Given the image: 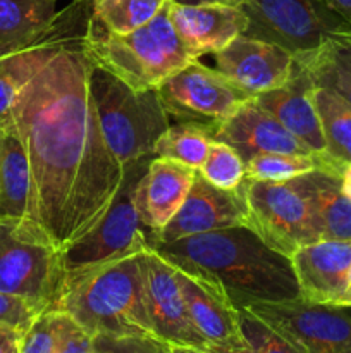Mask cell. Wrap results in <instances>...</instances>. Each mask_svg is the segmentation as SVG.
I'll use <instances>...</instances> for the list:
<instances>
[{
  "label": "cell",
  "mask_w": 351,
  "mask_h": 353,
  "mask_svg": "<svg viewBox=\"0 0 351 353\" xmlns=\"http://www.w3.org/2000/svg\"><path fill=\"white\" fill-rule=\"evenodd\" d=\"M83 37L24 50V81L7 131L19 138L30 162L26 219L61 254L105 216L124 179V165L100 131Z\"/></svg>",
  "instance_id": "1"
},
{
  "label": "cell",
  "mask_w": 351,
  "mask_h": 353,
  "mask_svg": "<svg viewBox=\"0 0 351 353\" xmlns=\"http://www.w3.org/2000/svg\"><path fill=\"white\" fill-rule=\"evenodd\" d=\"M151 247L179 268L213 279L236 307L299 299L292 262L251 228L234 226Z\"/></svg>",
  "instance_id": "2"
},
{
  "label": "cell",
  "mask_w": 351,
  "mask_h": 353,
  "mask_svg": "<svg viewBox=\"0 0 351 353\" xmlns=\"http://www.w3.org/2000/svg\"><path fill=\"white\" fill-rule=\"evenodd\" d=\"M54 310L93 338H155L145 302L141 254L103 265L62 292Z\"/></svg>",
  "instance_id": "3"
},
{
  "label": "cell",
  "mask_w": 351,
  "mask_h": 353,
  "mask_svg": "<svg viewBox=\"0 0 351 353\" xmlns=\"http://www.w3.org/2000/svg\"><path fill=\"white\" fill-rule=\"evenodd\" d=\"M169 2L150 23L126 34L110 33L92 14L83 37L89 61L136 90L157 88L182 68L198 61L176 31Z\"/></svg>",
  "instance_id": "4"
},
{
  "label": "cell",
  "mask_w": 351,
  "mask_h": 353,
  "mask_svg": "<svg viewBox=\"0 0 351 353\" xmlns=\"http://www.w3.org/2000/svg\"><path fill=\"white\" fill-rule=\"evenodd\" d=\"M89 85L100 131L116 161L127 165L153 155L155 143L171 126L157 90L131 88L95 64Z\"/></svg>",
  "instance_id": "5"
},
{
  "label": "cell",
  "mask_w": 351,
  "mask_h": 353,
  "mask_svg": "<svg viewBox=\"0 0 351 353\" xmlns=\"http://www.w3.org/2000/svg\"><path fill=\"white\" fill-rule=\"evenodd\" d=\"M151 157L124 165V179L105 216L85 236L61 254L64 268V290L83 276L150 247L148 231L134 207V188ZM62 290V292H64Z\"/></svg>",
  "instance_id": "6"
},
{
  "label": "cell",
  "mask_w": 351,
  "mask_h": 353,
  "mask_svg": "<svg viewBox=\"0 0 351 353\" xmlns=\"http://www.w3.org/2000/svg\"><path fill=\"white\" fill-rule=\"evenodd\" d=\"M64 290L61 252L30 219H0V292L38 310L55 309Z\"/></svg>",
  "instance_id": "7"
},
{
  "label": "cell",
  "mask_w": 351,
  "mask_h": 353,
  "mask_svg": "<svg viewBox=\"0 0 351 353\" xmlns=\"http://www.w3.org/2000/svg\"><path fill=\"white\" fill-rule=\"evenodd\" d=\"M246 226L268 247L292 257L303 245L319 241L305 195L295 181L272 183L244 179Z\"/></svg>",
  "instance_id": "8"
},
{
  "label": "cell",
  "mask_w": 351,
  "mask_h": 353,
  "mask_svg": "<svg viewBox=\"0 0 351 353\" xmlns=\"http://www.w3.org/2000/svg\"><path fill=\"white\" fill-rule=\"evenodd\" d=\"M241 7L248 16L246 37L279 45L295 57L350 28L320 0H246Z\"/></svg>",
  "instance_id": "9"
},
{
  "label": "cell",
  "mask_w": 351,
  "mask_h": 353,
  "mask_svg": "<svg viewBox=\"0 0 351 353\" xmlns=\"http://www.w3.org/2000/svg\"><path fill=\"white\" fill-rule=\"evenodd\" d=\"M155 90L169 117L205 124L213 130L255 99L215 68H209L200 61H193Z\"/></svg>",
  "instance_id": "10"
},
{
  "label": "cell",
  "mask_w": 351,
  "mask_h": 353,
  "mask_svg": "<svg viewBox=\"0 0 351 353\" xmlns=\"http://www.w3.org/2000/svg\"><path fill=\"white\" fill-rule=\"evenodd\" d=\"M299 353H351V309L305 300L246 305Z\"/></svg>",
  "instance_id": "11"
},
{
  "label": "cell",
  "mask_w": 351,
  "mask_h": 353,
  "mask_svg": "<svg viewBox=\"0 0 351 353\" xmlns=\"http://www.w3.org/2000/svg\"><path fill=\"white\" fill-rule=\"evenodd\" d=\"M141 269L145 302L157 340L171 348L213 350L193 326L174 264L150 245L141 252Z\"/></svg>",
  "instance_id": "12"
},
{
  "label": "cell",
  "mask_w": 351,
  "mask_h": 353,
  "mask_svg": "<svg viewBox=\"0 0 351 353\" xmlns=\"http://www.w3.org/2000/svg\"><path fill=\"white\" fill-rule=\"evenodd\" d=\"M234 226H246V205L241 188H217L196 172L195 181L181 209L164 230L153 236H148V240L150 245L169 243L186 236Z\"/></svg>",
  "instance_id": "13"
},
{
  "label": "cell",
  "mask_w": 351,
  "mask_h": 353,
  "mask_svg": "<svg viewBox=\"0 0 351 353\" xmlns=\"http://www.w3.org/2000/svg\"><path fill=\"white\" fill-rule=\"evenodd\" d=\"M174 268L189 317L200 336L213 350L246 348L240 327V312L229 295L202 272L176 264Z\"/></svg>",
  "instance_id": "14"
},
{
  "label": "cell",
  "mask_w": 351,
  "mask_h": 353,
  "mask_svg": "<svg viewBox=\"0 0 351 353\" xmlns=\"http://www.w3.org/2000/svg\"><path fill=\"white\" fill-rule=\"evenodd\" d=\"M295 55L275 43L241 34L215 54L217 71L248 95L279 88L295 71Z\"/></svg>",
  "instance_id": "15"
},
{
  "label": "cell",
  "mask_w": 351,
  "mask_h": 353,
  "mask_svg": "<svg viewBox=\"0 0 351 353\" xmlns=\"http://www.w3.org/2000/svg\"><path fill=\"white\" fill-rule=\"evenodd\" d=\"M169 14L182 43L195 59L220 52L248 28L243 7L227 2H169Z\"/></svg>",
  "instance_id": "16"
},
{
  "label": "cell",
  "mask_w": 351,
  "mask_h": 353,
  "mask_svg": "<svg viewBox=\"0 0 351 353\" xmlns=\"http://www.w3.org/2000/svg\"><path fill=\"white\" fill-rule=\"evenodd\" d=\"M299 299L319 305L341 307L351 268V241L319 240L292 254Z\"/></svg>",
  "instance_id": "17"
},
{
  "label": "cell",
  "mask_w": 351,
  "mask_h": 353,
  "mask_svg": "<svg viewBox=\"0 0 351 353\" xmlns=\"http://www.w3.org/2000/svg\"><path fill=\"white\" fill-rule=\"evenodd\" d=\"M196 172L179 162L151 157L134 188V207L148 236L164 230L178 214L191 190Z\"/></svg>",
  "instance_id": "18"
},
{
  "label": "cell",
  "mask_w": 351,
  "mask_h": 353,
  "mask_svg": "<svg viewBox=\"0 0 351 353\" xmlns=\"http://www.w3.org/2000/svg\"><path fill=\"white\" fill-rule=\"evenodd\" d=\"M213 140L231 145L244 162L258 154L317 155L295 134L289 133L272 114L262 109L255 99L217 124Z\"/></svg>",
  "instance_id": "19"
},
{
  "label": "cell",
  "mask_w": 351,
  "mask_h": 353,
  "mask_svg": "<svg viewBox=\"0 0 351 353\" xmlns=\"http://www.w3.org/2000/svg\"><path fill=\"white\" fill-rule=\"evenodd\" d=\"M313 92L315 85L308 72L298 62H295V71L288 83L255 97V100L262 109L272 114L289 133L303 141L313 154L330 159L326 150V140H323Z\"/></svg>",
  "instance_id": "20"
},
{
  "label": "cell",
  "mask_w": 351,
  "mask_h": 353,
  "mask_svg": "<svg viewBox=\"0 0 351 353\" xmlns=\"http://www.w3.org/2000/svg\"><path fill=\"white\" fill-rule=\"evenodd\" d=\"M292 181L308 202L317 238L351 241V200L341 188V176L319 169Z\"/></svg>",
  "instance_id": "21"
},
{
  "label": "cell",
  "mask_w": 351,
  "mask_h": 353,
  "mask_svg": "<svg viewBox=\"0 0 351 353\" xmlns=\"http://www.w3.org/2000/svg\"><path fill=\"white\" fill-rule=\"evenodd\" d=\"M295 59L308 72L313 85L330 90L351 103V28L329 34L319 48Z\"/></svg>",
  "instance_id": "22"
},
{
  "label": "cell",
  "mask_w": 351,
  "mask_h": 353,
  "mask_svg": "<svg viewBox=\"0 0 351 353\" xmlns=\"http://www.w3.org/2000/svg\"><path fill=\"white\" fill-rule=\"evenodd\" d=\"M30 192L31 172L26 152L16 134L7 133L0 168V219H26Z\"/></svg>",
  "instance_id": "23"
},
{
  "label": "cell",
  "mask_w": 351,
  "mask_h": 353,
  "mask_svg": "<svg viewBox=\"0 0 351 353\" xmlns=\"http://www.w3.org/2000/svg\"><path fill=\"white\" fill-rule=\"evenodd\" d=\"M313 99L322 124L327 155L344 169V165L351 164V103L320 86H315Z\"/></svg>",
  "instance_id": "24"
},
{
  "label": "cell",
  "mask_w": 351,
  "mask_h": 353,
  "mask_svg": "<svg viewBox=\"0 0 351 353\" xmlns=\"http://www.w3.org/2000/svg\"><path fill=\"white\" fill-rule=\"evenodd\" d=\"M213 140V128L200 123L181 121L171 124L157 140L153 148L155 157H164L169 161L200 171L210 150Z\"/></svg>",
  "instance_id": "25"
},
{
  "label": "cell",
  "mask_w": 351,
  "mask_h": 353,
  "mask_svg": "<svg viewBox=\"0 0 351 353\" xmlns=\"http://www.w3.org/2000/svg\"><path fill=\"white\" fill-rule=\"evenodd\" d=\"M327 171L341 176L343 168L320 155L258 154L246 161V179L286 183L313 171Z\"/></svg>",
  "instance_id": "26"
},
{
  "label": "cell",
  "mask_w": 351,
  "mask_h": 353,
  "mask_svg": "<svg viewBox=\"0 0 351 353\" xmlns=\"http://www.w3.org/2000/svg\"><path fill=\"white\" fill-rule=\"evenodd\" d=\"M169 0H100L93 17L110 33L126 34L150 23Z\"/></svg>",
  "instance_id": "27"
},
{
  "label": "cell",
  "mask_w": 351,
  "mask_h": 353,
  "mask_svg": "<svg viewBox=\"0 0 351 353\" xmlns=\"http://www.w3.org/2000/svg\"><path fill=\"white\" fill-rule=\"evenodd\" d=\"M200 174L222 190H237L246 179V162L231 145L220 140H212Z\"/></svg>",
  "instance_id": "28"
},
{
  "label": "cell",
  "mask_w": 351,
  "mask_h": 353,
  "mask_svg": "<svg viewBox=\"0 0 351 353\" xmlns=\"http://www.w3.org/2000/svg\"><path fill=\"white\" fill-rule=\"evenodd\" d=\"M240 327L250 353H299L282 334L246 307H237Z\"/></svg>",
  "instance_id": "29"
},
{
  "label": "cell",
  "mask_w": 351,
  "mask_h": 353,
  "mask_svg": "<svg viewBox=\"0 0 351 353\" xmlns=\"http://www.w3.org/2000/svg\"><path fill=\"white\" fill-rule=\"evenodd\" d=\"M65 314L61 310H45L17 341L19 353H55L61 340Z\"/></svg>",
  "instance_id": "30"
},
{
  "label": "cell",
  "mask_w": 351,
  "mask_h": 353,
  "mask_svg": "<svg viewBox=\"0 0 351 353\" xmlns=\"http://www.w3.org/2000/svg\"><path fill=\"white\" fill-rule=\"evenodd\" d=\"M24 50L0 57V128L3 131H9L12 124V107L24 81Z\"/></svg>",
  "instance_id": "31"
},
{
  "label": "cell",
  "mask_w": 351,
  "mask_h": 353,
  "mask_svg": "<svg viewBox=\"0 0 351 353\" xmlns=\"http://www.w3.org/2000/svg\"><path fill=\"white\" fill-rule=\"evenodd\" d=\"M40 314L41 310L26 300L0 292V327L16 331L21 336Z\"/></svg>",
  "instance_id": "32"
},
{
  "label": "cell",
  "mask_w": 351,
  "mask_h": 353,
  "mask_svg": "<svg viewBox=\"0 0 351 353\" xmlns=\"http://www.w3.org/2000/svg\"><path fill=\"white\" fill-rule=\"evenodd\" d=\"M96 347L110 353H172L167 343L155 338H95Z\"/></svg>",
  "instance_id": "33"
},
{
  "label": "cell",
  "mask_w": 351,
  "mask_h": 353,
  "mask_svg": "<svg viewBox=\"0 0 351 353\" xmlns=\"http://www.w3.org/2000/svg\"><path fill=\"white\" fill-rule=\"evenodd\" d=\"M96 341L92 334L86 333L79 327L71 317L65 314L64 324H62L61 340H58L55 353H96Z\"/></svg>",
  "instance_id": "34"
},
{
  "label": "cell",
  "mask_w": 351,
  "mask_h": 353,
  "mask_svg": "<svg viewBox=\"0 0 351 353\" xmlns=\"http://www.w3.org/2000/svg\"><path fill=\"white\" fill-rule=\"evenodd\" d=\"M351 28V0H320Z\"/></svg>",
  "instance_id": "35"
},
{
  "label": "cell",
  "mask_w": 351,
  "mask_h": 353,
  "mask_svg": "<svg viewBox=\"0 0 351 353\" xmlns=\"http://www.w3.org/2000/svg\"><path fill=\"white\" fill-rule=\"evenodd\" d=\"M19 341V334L7 327H0V353H7Z\"/></svg>",
  "instance_id": "36"
},
{
  "label": "cell",
  "mask_w": 351,
  "mask_h": 353,
  "mask_svg": "<svg viewBox=\"0 0 351 353\" xmlns=\"http://www.w3.org/2000/svg\"><path fill=\"white\" fill-rule=\"evenodd\" d=\"M341 188L346 193L348 199L351 200V164L344 165L343 172H341Z\"/></svg>",
  "instance_id": "37"
},
{
  "label": "cell",
  "mask_w": 351,
  "mask_h": 353,
  "mask_svg": "<svg viewBox=\"0 0 351 353\" xmlns=\"http://www.w3.org/2000/svg\"><path fill=\"white\" fill-rule=\"evenodd\" d=\"M172 353H250L248 348H240V350H191V348H171Z\"/></svg>",
  "instance_id": "38"
},
{
  "label": "cell",
  "mask_w": 351,
  "mask_h": 353,
  "mask_svg": "<svg viewBox=\"0 0 351 353\" xmlns=\"http://www.w3.org/2000/svg\"><path fill=\"white\" fill-rule=\"evenodd\" d=\"M341 307H346V309H351V268L350 272H348V285H346V292H344V299Z\"/></svg>",
  "instance_id": "39"
},
{
  "label": "cell",
  "mask_w": 351,
  "mask_h": 353,
  "mask_svg": "<svg viewBox=\"0 0 351 353\" xmlns=\"http://www.w3.org/2000/svg\"><path fill=\"white\" fill-rule=\"evenodd\" d=\"M178 2H182V3H200V2H227V3H237V6H241V3H244L246 0H178Z\"/></svg>",
  "instance_id": "40"
},
{
  "label": "cell",
  "mask_w": 351,
  "mask_h": 353,
  "mask_svg": "<svg viewBox=\"0 0 351 353\" xmlns=\"http://www.w3.org/2000/svg\"><path fill=\"white\" fill-rule=\"evenodd\" d=\"M6 134L7 131H3L0 128V168H2V157H3V141H6Z\"/></svg>",
  "instance_id": "41"
},
{
  "label": "cell",
  "mask_w": 351,
  "mask_h": 353,
  "mask_svg": "<svg viewBox=\"0 0 351 353\" xmlns=\"http://www.w3.org/2000/svg\"><path fill=\"white\" fill-rule=\"evenodd\" d=\"M7 353H19V350H17V343H16V345H14V347H12V348H10V350H9V352H7Z\"/></svg>",
  "instance_id": "42"
},
{
  "label": "cell",
  "mask_w": 351,
  "mask_h": 353,
  "mask_svg": "<svg viewBox=\"0 0 351 353\" xmlns=\"http://www.w3.org/2000/svg\"><path fill=\"white\" fill-rule=\"evenodd\" d=\"M96 348H98V352H96V353H110V352H107L105 348H100V347H96Z\"/></svg>",
  "instance_id": "43"
},
{
  "label": "cell",
  "mask_w": 351,
  "mask_h": 353,
  "mask_svg": "<svg viewBox=\"0 0 351 353\" xmlns=\"http://www.w3.org/2000/svg\"><path fill=\"white\" fill-rule=\"evenodd\" d=\"M92 2H93V3H96V2H100V0H92Z\"/></svg>",
  "instance_id": "44"
}]
</instances>
